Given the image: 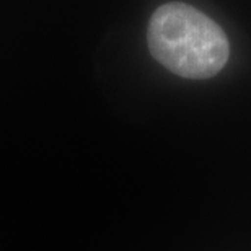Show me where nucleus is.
<instances>
[{
    "mask_svg": "<svg viewBox=\"0 0 251 251\" xmlns=\"http://www.w3.org/2000/svg\"><path fill=\"white\" fill-rule=\"evenodd\" d=\"M147 43L152 56L183 78L217 75L228 61L230 44L222 28L183 2L158 7L149 22Z\"/></svg>",
    "mask_w": 251,
    "mask_h": 251,
    "instance_id": "1",
    "label": "nucleus"
}]
</instances>
